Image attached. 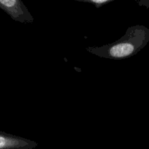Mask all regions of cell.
Returning a JSON list of instances; mask_svg holds the SVG:
<instances>
[{
  "label": "cell",
  "instance_id": "cell-1",
  "mask_svg": "<svg viewBox=\"0 0 149 149\" xmlns=\"http://www.w3.org/2000/svg\"><path fill=\"white\" fill-rule=\"evenodd\" d=\"M149 42V29L141 25L127 29L121 39L102 47H89L86 50L100 58L112 60L130 58L143 49Z\"/></svg>",
  "mask_w": 149,
  "mask_h": 149
},
{
  "label": "cell",
  "instance_id": "cell-5",
  "mask_svg": "<svg viewBox=\"0 0 149 149\" xmlns=\"http://www.w3.org/2000/svg\"><path fill=\"white\" fill-rule=\"evenodd\" d=\"M140 6H145L147 8H149V0H141L137 1Z\"/></svg>",
  "mask_w": 149,
  "mask_h": 149
},
{
  "label": "cell",
  "instance_id": "cell-4",
  "mask_svg": "<svg viewBox=\"0 0 149 149\" xmlns=\"http://www.w3.org/2000/svg\"><path fill=\"white\" fill-rule=\"evenodd\" d=\"M77 1H82V2L86 3H90V4H93L96 8H100L102 6L109 4L110 2H112L114 0H77Z\"/></svg>",
  "mask_w": 149,
  "mask_h": 149
},
{
  "label": "cell",
  "instance_id": "cell-3",
  "mask_svg": "<svg viewBox=\"0 0 149 149\" xmlns=\"http://www.w3.org/2000/svg\"><path fill=\"white\" fill-rule=\"evenodd\" d=\"M37 146L33 141L0 131V149H32Z\"/></svg>",
  "mask_w": 149,
  "mask_h": 149
},
{
  "label": "cell",
  "instance_id": "cell-2",
  "mask_svg": "<svg viewBox=\"0 0 149 149\" xmlns=\"http://www.w3.org/2000/svg\"><path fill=\"white\" fill-rule=\"evenodd\" d=\"M0 9L15 21L21 23H31L34 21V17L20 0H0Z\"/></svg>",
  "mask_w": 149,
  "mask_h": 149
}]
</instances>
